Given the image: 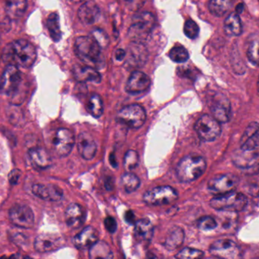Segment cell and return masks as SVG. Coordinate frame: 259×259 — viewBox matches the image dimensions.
<instances>
[{
    "instance_id": "obj_1",
    "label": "cell",
    "mask_w": 259,
    "mask_h": 259,
    "mask_svg": "<svg viewBox=\"0 0 259 259\" xmlns=\"http://www.w3.org/2000/svg\"><path fill=\"white\" fill-rule=\"evenodd\" d=\"M4 59L11 62L9 65L30 68L36 59V49L28 41L18 39L14 41L5 49Z\"/></svg>"
},
{
    "instance_id": "obj_2",
    "label": "cell",
    "mask_w": 259,
    "mask_h": 259,
    "mask_svg": "<svg viewBox=\"0 0 259 259\" xmlns=\"http://www.w3.org/2000/svg\"><path fill=\"white\" fill-rule=\"evenodd\" d=\"M206 167V161L202 156L188 155L178 163L176 167L177 177L181 182H192L205 173Z\"/></svg>"
},
{
    "instance_id": "obj_3",
    "label": "cell",
    "mask_w": 259,
    "mask_h": 259,
    "mask_svg": "<svg viewBox=\"0 0 259 259\" xmlns=\"http://www.w3.org/2000/svg\"><path fill=\"white\" fill-rule=\"evenodd\" d=\"M74 53L88 66H97L102 62L101 47L91 36H79L74 42Z\"/></svg>"
},
{
    "instance_id": "obj_4",
    "label": "cell",
    "mask_w": 259,
    "mask_h": 259,
    "mask_svg": "<svg viewBox=\"0 0 259 259\" xmlns=\"http://www.w3.org/2000/svg\"><path fill=\"white\" fill-rule=\"evenodd\" d=\"M155 17L150 12H143L136 14L133 18L132 25L128 30L129 37L134 42H143L147 39L155 27Z\"/></svg>"
},
{
    "instance_id": "obj_5",
    "label": "cell",
    "mask_w": 259,
    "mask_h": 259,
    "mask_svg": "<svg viewBox=\"0 0 259 259\" xmlns=\"http://www.w3.org/2000/svg\"><path fill=\"white\" fill-rule=\"evenodd\" d=\"M248 199L245 195L236 192L219 195L210 201V205L218 211L237 212L244 210Z\"/></svg>"
},
{
    "instance_id": "obj_6",
    "label": "cell",
    "mask_w": 259,
    "mask_h": 259,
    "mask_svg": "<svg viewBox=\"0 0 259 259\" xmlns=\"http://www.w3.org/2000/svg\"><path fill=\"white\" fill-rule=\"evenodd\" d=\"M178 193L170 186H161L146 192L143 195V201L147 205H168L178 199Z\"/></svg>"
},
{
    "instance_id": "obj_7",
    "label": "cell",
    "mask_w": 259,
    "mask_h": 259,
    "mask_svg": "<svg viewBox=\"0 0 259 259\" xmlns=\"http://www.w3.org/2000/svg\"><path fill=\"white\" fill-rule=\"evenodd\" d=\"M146 113L140 105L133 104L122 108L117 115V120L130 128L138 129L144 124Z\"/></svg>"
},
{
    "instance_id": "obj_8",
    "label": "cell",
    "mask_w": 259,
    "mask_h": 259,
    "mask_svg": "<svg viewBox=\"0 0 259 259\" xmlns=\"http://www.w3.org/2000/svg\"><path fill=\"white\" fill-rule=\"evenodd\" d=\"M75 144V137L71 130L59 128L52 139V146L56 155L65 157L69 155Z\"/></svg>"
},
{
    "instance_id": "obj_9",
    "label": "cell",
    "mask_w": 259,
    "mask_h": 259,
    "mask_svg": "<svg viewBox=\"0 0 259 259\" xmlns=\"http://www.w3.org/2000/svg\"><path fill=\"white\" fill-rule=\"evenodd\" d=\"M195 130L199 138L205 142L214 141L222 133L220 123L208 115H202L199 118L195 124Z\"/></svg>"
},
{
    "instance_id": "obj_10",
    "label": "cell",
    "mask_w": 259,
    "mask_h": 259,
    "mask_svg": "<svg viewBox=\"0 0 259 259\" xmlns=\"http://www.w3.org/2000/svg\"><path fill=\"white\" fill-rule=\"evenodd\" d=\"M21 71L16 65H9L0 77V93L3 95H14L21 83Z\"/></svg>"
},
{
    "instance_id": "obj_11",
    "label": "cell",
    "mask_w": 259,
    "mask_h": 259,
    "mask_svg": "<svg viewBox=\"0 0 259 259\" xmlns=\"http://www.w3.org/2000/svg\"><path fill=\"white\" fill-rule=\"evenodd\" d=\"M239 185V178L232 174L217 175L208 183V188L211 193L223 195L234 192Z\"/></svg>"
},
{
    "instance_id": "obj_12",
    "label": "cell",
    "mask_w": 259,
    "mask_h": 259,
    "mask_svg": "<svg viewBox=\"0 0 259 259\" xmlns=\"http://www.w3.org/2000/svg\"><path fill=\"white\" fill-rule=\"evenodd\" d=\"M11 222L18 228L30 229L34 225V214L26 205H15L9 211Z\"/></svg>"
},
{
    "instance_id": "obj_13",
    "label": "cell",
    "mask_w": 259,
    "mask_h": 259,
    "mask_svg": "<svg viewBox=\"0 0 259 259\" xmlns=\"http://www.w3.org/2000/svg\"><path fill=\"white\" fill-rule=\"evenodd\" d=\"M211 255L221 259H235L240 254L237 243L229 239H222L213 243L210 246Z\"/></svg>"
},
{
    "instance_id": "obj_14",
    "label": "cell",
    "mask_w": 259,
    "mask_h": 259,
    "mask_svg": "<svg viewBox=\"0 0 259 259\" xmlns=\"http://www.w3.org/2000/svg\"><path fill=\"white\" fill-rule=\"evenodd\" d=\"M65 240L56 234H44L36 237L34 241V249L40 253L53 252L63 246Z\"/></svg>"
},
{
    "instance_id": "obj_15",
    "label": "cell",
    "mask_w": 259,
    "mask_h": 259,
    "mask_svg": "<svg viewBox=\"0 0 259 259\" xmlns=\"http://www.w3.org/2000/svg\"><path fill=\"white\" fill-rule=\"evenodd\" d=\"M242 153L235 155L233 161L236 167L246 173H255L259 170V153L253 151L242 150Z\"/></svg>"
},
{
    "instance_id": "obj_16",
    "label": "cell",
    "mask_w": 259,
    "mask_h": 259,
    "mask_svg": "<svg viewBox=\"0 0 259 259\" xmlns=\"http://www.w3.org/2000/svg\"><path fill=\"white\" fill-rule=\"evenodd\" d=\"M151 84L150 77L140 71H135L131 74L127 83L126 92L130 94H139L149 89Z\"/></svg>"
},
{
    "instance_id": "obj_17",
    "label": "cell",
    "mask_w": 259,
    "mask_h": 259,
    "mask_svg": "<svg viewBox=\"0 0 259 259\" xmlns=\"http://www.w3.org/2000/svg\"><path fill=\"white\" fill-rule=\"evenodd\" d=\"M32 193L42 200L58 202L63 197V192L57 186L53 184H34Z\"/></svg>"
},
{
    "instance_id": "obj_18",
    "label": "cell",
    "mask_w": 259,
    "mask_h": 259,
    "mask_svg": "<svg viewBox=\"0 0 259 259\" xmlns=\"http://www.w3.org/2000/svg\"><path fill=\"white\" fill-rule=\"evenodd\" d=\"M218 98L211 103L212 117L219 123H227L231 118V103L224 96H217Z\"/></svg>"
},
{
    "instance_id": "obj_19",
    "label": "cell",
    "mask_w": 259,
    "mask_h": 259,
    "mask_svg": "<svg viewBox=\"0 0 259 259\" xmlns=\"http://www.w3.org/2000/svg\"><path fill=\"white\" fill-rule=\"evenodd\" d=\"M99 240V232L94 227H87L73 238V244L78 249H90Z\"/></svg>"
},
{
    "instance_id": "obj_20",
    "label": "cell",
    "mask_w": 259,
    "mask_h": 259,
    "mask_svg": "<svg viewBox=\"0 0 259 259\" xmlns=\"http://www.w3.org/2000/svg\"><path fill=\"white\" fill-rule=\"evenodd\" d=\"M77 150L82 158L91 160L95 157L97 146L94 138L86 132L80 133L77 137Z\"/></svg>"
},
{
    "instance_id": "obj_21",
    "label": "cell",
    "mask_w": 259,
    "mask_h": 259,
    "mask_svg": "<svg viewBox=\"0 0 259 259\" xmlns=\"http://www.w3.org/2000/svg\"><path fill=\"white\" fill-rule=\"evenodd\" d=\"M67 225L71 229H77L84 223L85 212L79 204L71 203L66 208L65 214Z\"/></svg>"
},
{
    "instance_id": "obj_22",
    "label": "cell",
    "mask_w": 259,
    "mask_h": 259,
    "mask_svg": "<svg viewBox=\"0 0 259 259\" xmlns=\"http://www.w3.org/2000/svg\"><path fill=\"white\" fill-rule=\"evenodd\" d=\"M77 15L79 19L83 24L91 25L94 24L100 18V9L95 2L91 0L80 6Z\"/></svg>"
},
{
    "instance_id": "obj_23",
    "label": "cell",
    "mask_w": 259,
    "mask_h": 259,
    "mask_svg": "<svg viewBox=\"0 0 259 259\" xmlns=\"http://www.w3.org/2000/svg\"><path fill=\"white\" fill-rule=\"evenodd\" d=\"M241 149L244 151L259 149V125L252 123L245 131L241 140Z\"/></svg>"
},
{
    "instance_id": "obj_24",
    "label": "cell",
    "mask_w": 259,
    "mask_h": 259,
    "mask_svg": "<svg viewBox=\"0 0 259 259\" xmlns=\"http://www.w3.org/2000/svg\"><path fill=\"white\" fill-rule=\"evenodd\" d=\"M74 78L80 82H95L100 83L101 81V75L100 73L88 65H77L72 69Z\"/></svg>"
},
{
    "instance_id": "obj_25",
    "label": "cell",
    "mask_w": 259,
    "mask_h": 259,
    "mask_svg": "<svg viewBox=\"0 0 259 259\" xmlns=\"http://www.w3.org/2000/svg\"><path fill=\"white\" fill-rule=\"evenodd\" d=\"M30 162L33 167L40 170L48 168L52 164L51 157L42 148H31L28 152Z\"/></svg>"
},
{
    "instance_id": "obj_26",
    "label": "cell",
    "mask_w": 259,
    "mask_h": 259,
    "mask_svg": "<svg viewBox=\"0 0 259 259\" xmlns=\"http://www.w3.org/2000/svg\"><path fill=\"white\" fill-rule=\"evenodd\" d=\"M185 234L184 230L180 227H173L166 235L164 247L169 251L176 250L184 243Z\"/></svg>"
},
{
    "instance_id": "obj_27",
    "label": "cell",
    "mask_w": 259,
    "mask_h": 259,
    "mask_svg": "<svg viewBox=\"0 0 259 259\" xmlns=\"http://www.w3.org/2000/svg\"><path fill=\"white\" fill-rule=\"evenodd\" d=\"M153 226L148 219H140L135 223L134 234L138 241L149 242L153 236Z\"/></svg>"
},
{
    "instance_id": "obj_28",
    "label": "cell",
    "mask_w": 259,
    "mask_h": 259,
    "mask_svg": "<svg viewBox=\"0 0 259 259\" xmlns=\"http://www.w3.org/2000/svg\"><path fill=\"white\" fill-rule=\"evenodd\" d=\"M27 7V0H6L5 11L6 15L12 20L21 18Z\"/></svg>"
},
{
    "instance_id": "obj_29",
    "label": "cell",
    "mask_w": 259,
    "mask_h": 259,
    "mask_svg": "<svg viewBox=\"0 0 259 259\" xmlns=\"http://www.w3.org/2000/svg\"><path fill=\"white\" fill-rule=\"evenodd\" d=\"M90 259H114V254L106 242L98 240L89 249Z\"/></svg>"
},
{
    "instance_id": "obj_30",
    "label": "cell",
    "mask_w": 259,
    "mask_h": 259,
    "mask_svg": "<svg viewBox=\"0 0 259 259\" xmlns=\"http://www.w3.org/2000/svg\"><path fill=\"white\" fill-rule=\"evenodd\" d=\"M224 30L227 35L231 36H238L243 32L241 20L237 12H232L225 19Z\"/></svg>"
},
{
    "instance_id": "obj_31",
    "label": "cell",
    "mask_w": 259,
    "mask_h": 259,
    "mask_svg": "<svg viewBox=\"0 0 259 259\" xmlns=\"http://www.w3.org/2000/svg\"><path fill=\"white\" fill-rule=\"evenodd\" d=\"M234 2V0H210L208 9L214 16L222 17L232 8Z\"/></svg>"
},
{
    "instance_id": "obj_32",
    "label": "cell",
    "mask_w": 259,
    "mask_h": 259,
    "mask_svg": "<svg viewBox=\"0 0 259 259\" xmlns=\"http://www.w3.org/2000/svg\"><path fill=\"white\" fill-rule=\"evenodd\" d=\"M47 28L50 36L54 42H59L62 39V30H61L59 16L56 12L50 14L47 18Z\"/></svg>"
},
{
    "instance_id": "obj_33",
    "label": "cell",
    "mask_w": 259,
    "mask_h": 259,
    "mask_svg": "<svg viewBox=\"0 0 259 259\" xmlns=\"http://www.w3.org/2000/svg\"><path fill=\"white\" fill-rule=\"evenodd\" d=\"M128 56V62L136 65H140L142 62H146V49L141 42H134L131 48H129Z\"/></svg>"
},
{
    "instance_id": "obj_34",
    "label": "cell",
    "mask_w": 259,
    "mask_h": 259,
    "mask_svg": "<svg viewBox=\"0 0 259 259\" xmlns=\"http://www.w3.org/2000/svg\"><path fill=\"white\" fill-rule=\"evenodd\" d=\"M88 112L94 118H100L103 115L104 107H103V100L98 94H93L88 101Z\"/></svg>"
},
{
    "instance_id": "obj_35",
    "label": "cell",
    "mask_w": 259,
    "mask_h": 259,
    "mask_svg": "<svg viewBox=\"0 0 259 259\" xmlns=\"http://www.w3.org/2000/svg\"><path fill=\"white\" fill-rule=\"evenodd\" d=\"M121 184L127 193L135 192L140 186V180L137 175L127 172L121 177Z\"/></svg>"
},
{
    "instance_id": "obj_36",
    "label": "cell",
    "mask_w": 259,
    "mask_h": 259,
    "mask_svg": "<svg viewBox=\"0 0 259 259\" xmlns=\"http://www.w3.org/2000/svg\"><path fill=\"white\" fill-rule=\"evenodd\" d=\"M169 57L176 63H184L188 60L190 55L187 49L182 46H177L170 50Z\"/></svg>"
},
{
    "instance_id": "obj_37",
    "label": "cell",
    "mask_w": 259,
    "mask_h": 259,
    "mask_svg": "<svg viewBox=\"0 0 259 259\" xmlns=\"http://www.w3.org/2000/svg\"><path fill=\"white\" fill-rule=\"evenodd\" d=\"M204 252L193 248L185 247L181 249L175 255L177 259H202Z\"/></svg>"
},
{
    "instance_id": "obj_38",
    "label": "cell",
    "mask_w": 259,
    "mask_h": 259,
    "mask_svg": "<svg viewBox=\"0 0 259 259\" xmlns=\"http://www.w3.org/2000/svg\"><path fill=\"white\" fill-rule=\"evenodd\" d=\"M139 161L138 153L134 150H128L124 157V167L127 171H131L138 166Z\"/></svg>"
},
{
    "instance_id": "obj_39",
    "label": "cell",
    "mask_w": 259,
    "mask_h": 259,
    "mask_svg": "<svg viewBox=\"0 0 259 259\" xmlns=\"http://www.w3.org/2000/svg\"><path fill=\"white\" fill-rule=\"evenodd\" d=\"M91 36L101 48H106L109 44V36L103 29L94 28L91 32Z\"/></svg>"
},
{
    "instance_id": "obj_40",
    "label": "cell",
    "mask_w": 259,
    "mask_h": 259,
    "mask_svg": "<svg viewBox=\"0 0 259 259\" xmlns=\"http://www.w3.org/2000/svg\"><path fill=\"white\" fill-rule=\"evenodd\" d=\"M247 56L253 65L259 66V38L253 39L249 44L247 50Z\"/></svg>"
},
{
    "instance_id": "obj_41",
    "label": "cell",
    "mask_w": 259,
    "mask_h": 259,
    "mask_svg": "<svg viewBox=\"0 0 259 259\" xmlns=\"http://www.w3.org/2000/svg\"><path fill=\"white\" fill-rule=\"evenodd\" d=\"M184 32L186 36L190 39H196L199 36V26L193 20H187L184 24Z\"/></svg>"
},
{
    "instance_id": "obj_42",
    "label": "cell",
    "mask_w": 259,
    "mask_h": 259,
    "mask_svg": "<svg viewBox=\"0 0 259 259\" xmlns=\"http://www.w3.org/2000/svg\"><path fill=\"white\" fill-rule=\"evenodd\" d=\"M198 228L202 231H212L215 229L218 226L217 222L215 219H213L212 217L210 216H205V217L201 218L198 221Z\"/></svg>"
},
{
    "instance_id": "obj_43",
    "label": "cell",
    "mask_w": 259,
    "mask_h": 259,
    "mask_svg": "<svg viewBox=\"0 0 259 259\" xmlns=\"http://www.w3.org/2000/svg\"><path fill=\"white\" fill-rule=\"evenodd\" d=\"M8 117H9V121L14 125L18 126V124L22 123V113L18 108L11 106L10 109L8 110Z\"/></svg>"
},
{
    "instance_id": "obj_44",
    "label": "cell",
    "mask_w": 259,
    "mask_h": 259,
    "mask_svg": "<svg viewBox=\"0 0 259 259\" xmlns=\"http://www.w3.org/2000/svg\"><path fill=\"white\" fill-rule=\"evenodd\" d=\"M146 2V0H124L126 7L132 12H137L140 10L144 6Z\"/></svg>"
},
{
    "instance_id": "obj_45",
    "label": "cell",
    "mask_w": 259,
    "mask_h": 259,
    "mask_svg": "<svg viewBox=\"0 0 259 259\" xmlns=\"http://www.w3.org/2000/svg\"><path fill=\"white\" fill-rule=\"evenodd\" d=\"M105 228L107 229V231H109L111 234H113L116 231L117 228H118V225H117L116 221L114 218L112 217H107L106 219H105Z\"/></svg>"
},
{
    "instance_id": "obj_46",
    "label": "cell",
    "mask_w": 259,
    "mask_h": 259,
    "mask_svg": "<svg viewBox=\"0 0 259 259\" xmlns=\"http://www.w3.org/2000/svg\"><path fill=\"white\" fill-rule=\"evenodd\" d=\"M21 171L19 169H13L9 174V181L12 185H16L21 178Z\"/></svg>"
},
{
    "instance_id": "obj_47",
    "label": "cell",
    "mask_w": 259,
    "mask_h": 259,
    "mask_svg": "<svg viewBox=\"0 0 259 259\" xmlns=\"http://www.w3.org/2000/svg\"><path fill=\"white\" fill-rule=\"evenodd\" d=\"M126 53L124 50H121V49H118L116 52H115V59L118 61H122L123 59L125 58Z\"/></svg>"
},
{
    "instance_id": "obj_48",
    "label": "cell",
    "mask_w": 259,
    "mask_h": 259,
    "mask_svg": "<svg viewBox=\"0 0 259 259\" xmlns=\"http://www.w3.org/2000/svg\"><path fill=\"white\" fill-rule=\"evenodd\" d=\"M125 220L127 223L132 224L134 223V220H135V216H134V213L132 211H127L125 213Z\"/></svg>"
},
{
    "instance_id": "obj_49",
    "label": "cell",
    "mask_w": 259,
    "mask_h": 259,
    "mask_svg": "<svg viewBox=\"0 0 259 259\" xmlns=\"http://www.w3.org/2000/svg\"><path fill=\"white\" fill-rule=\"evenodd\" d=\"M109 160H110L111 164H112L114 167H116L117 165H118V163H117L116 160H115V155H114L113 153L111 154Z\"/></svg>"
},
{
    "instance_id": "obj_50",
    "label": "cell",
    "mask_w": 259,
    "mask_h": 259,
    "mask_svg": "<svg viewBox=\"0 0 259 259\" xmlns=\"http://www.w3.org/2000/svg\"><path fill=\"white\" fill-rule=\"evenodd\" d=\"M5 259H18V255L14 254V255H11V256L6 257Z\"/></svg>"
},
{
    "instance_id": "obj_51",
    "label": "cell",
    "mask_w": 259,
    "mask_h": 259,
    "mask_svg": "<svg viewBox=\"0 0 259 259\" xmlns=\"http://www.w3.org/2000/svg\"><path fill=\"white\" fill-rule=\"evenodd\" d=\"M68 1L72 3H80L84 1V0H68Z\"/></svg>"
},
{
    "instance_id": "obj_52",
    "label": "cell",
    "mask_w": 259,
    "mask_h": 259,
    "mask_svg": "<svg viewBox=\"0 0 259 259\" xmlns=\"http://www.w3.org/2000/svg\"><path fill=\"white\" fill-rule=\"evenodd\" d=\"M24 259H33V258H30V257H25V258H24Z\"/></svg>"
},
{
    "instance_id": "obj_53",
    "label": "cell",
    "mask_w": 259,
    "mask_h": 259,
    "mask_svg": "<svg viewBox=\"0 0 259 259\" xmlns=\"http://www.w3.org/2000/svg\"><path fill=\"white\" fill-rule=\"evenodd\" d=\"M258 83H259V82H258Z\"/></svg>"
}]
</instances>
